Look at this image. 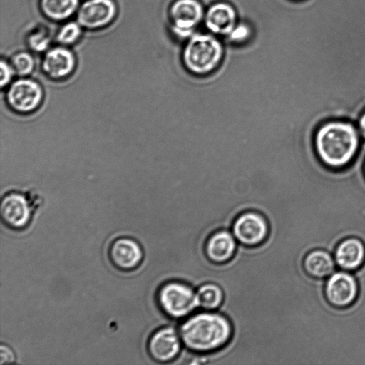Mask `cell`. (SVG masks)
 <instances>
[{
	"mask_svg": "<svg viewBox=\"0 0 365 365\" xmlns=\"http://www.w3.org/2000/svg\"><path fill=\"white\" fill-rule=\"evenodd\" d=\"M232 234L240 244L254 247L262 244L269 234V224L259 211L247 210L238 215L232 224Z\"/></svg>",
	"mask_w": 365,
	"mask_h": 365,
	"instance_id": "cell-8",
	"label": "cell"
},
{
	"mask_svg": "<svg viewBox=\"0 0 365 365\" xmlns=\"http://www.w3.org/2000/svg\"><path fill=\"white\" fill-rule=\"evenodd\" d=\"M0 70H1V86L3 88L4 86H7L11 80L14 74L15 73L12 66L10 63L1 60L0 63Z\"/></svg>",
	"mask_w": 365,
	"mask_h": 365,
	"instance_id": "cell-24",
	"label": "cell"
},
{
	"mask_svg": "<svg viewBox=\"0 0 365 365\" xmlns=\"http://www.w3.org/2000/svg\"><path fill=\"white\" fill-rule=\"evenodd\" d=\"M363 173H364V176L365 178V159L364 160V164H363Z\"/></svg>",
	"mask_w": 365,
	"mask_h": 365,
	"instance_id": "cell-27",
	"label": "cell"
},
{
	"mask_svg": "<svg viewBox=\"0 0 365 365\" xmlns=\"http://www.w3.org/2000/svg\"><path fill=\"white\" fill-rule=\"evenodd\" d=\"M361 138L358 128L351 121L329 119L314 130L313 150L316 158L327 170H344L358 157Z\"/></svg>",
	"mask_w": 365,
	"mask_h": 365,
	"instance_id": "cell-1",
	"label": "cell"
},
{
	"mask_svg": "<svg viewBox=\"0 0 365 365\" xmlns=\"http://www.w3.org/2000/svg\"><path fill=\"white\" fill-rule=\"evenodd\" d=\"M16 74L26 76L33 72L35 68V60L33 56L26 51H20L14 54L10 60Z\"/></svg>",
	"mask_w": 365,
	"mask_h": 365,
	"instance_id": "cell-21",
	"label": "cell"
},
{
	"mask_svg": "<svg viewBox=\"0 0 365 365\" xmlns=\"http://www.w3.org/2000/svg\"><path fill=\"white\" fill-rule=\"evenodd\" d=\"M359 287L356 278L346 271L332 273L324 287V295L327 303L336 309L351 307L357 299Z\"/></svg>",
	"mask_w": 365,
	"mask_h": 365,
	"instance_id": "cell-7",
	"label": "cell"
},
{
	"mask_svg": "<svg viewBox=\"0 0 365 365\" xmlns=\"http://www.w3.org/2000/svg\"><path fill=\"white\" fill-rule=\"evenodd\" d=\"M43 98L41 85L29 78H21L13 82L6 93V101L11 110L19 114H29L36 111Z\"/></svg>",
	"mask_w": 365,
	"mask_h": 365,
	"instance_id": "cell-6",
	"label": "cell"
},
{
	"mask_svg": "<svg viewBox=\"0 0 365 365\" xmlns=\"http://www.w3.org/2000/svg\"><path fill=\"white\" fill-rule=\"evenodd\" d=\"M334 257L325 250L314 249L308 252L302 262L305 273L314 279L329 277L335 269Z\"/></svg>",
	"mask_w": 365,
	"mask_h": 365,
	"instance_id": "cell-17",
	"label": "cell"
},
{
	"mask_svg": "<svg viewBox=\"0 0 365 365\" xmlns=\"http://www.w3.org/2000/svg\"><path fill=\"white\" fill-rule=\"evenodd\" d=\"M205 14V10L199 0L173 1L168 10L173 34L179 38H190L204 20Z\"/></svg>",
	"mask_w": 365,
	"mask_h": 365,
	"instance_id": "cell-5",
	"label": "cell"
},
{
	"mask_svg": "<svg viewBox=\"0 0 365 365\" xmlns=\"http://www.w3.org/2000/svg\"><path fill=\"white\" fill-rule=\"evenodd\" d=\"M82 33L83 27L77 21H66L58 29L56 41L58 45L68 47L76 44L80 40Z\"/></svg>",
	"mask_w": 365,
	"mask_h": 365,
	"instance_id": "cell-20",
	"label": "cell"
},
{
	"mask_svg": "<svg viewBox=\"0 0 365 365\" xmlns=\"http://www.w3.org/2000/svg\"><path fill=\"white\" fill-rule=\"evenodd\" d=\"M237 248V240L230 232L225 230L212 233L207 240L205 252L210 261L222 264L230 261Z\"/></svg>",
	"mask_w": 365,
	"mask_h": 365,
	"instance_id": "cell-16",
	"label": "cell"
},
{
	"mask_svg": "<svg viewBox=\"0 0 365 365\" xmlns=\"http://www.w3.org/2000/svg\"><path fill=\"white\" fill-rule=\"evenodd\" d=\"M232 326L224 315L204 312L190 316L180 325L182 344L197 353H208L225 346L232 335Z\"/></svg>",
	"mask_w": 365,
	"mask_h": 365,
	"instance_id": "cell-2",
	"label": "cell"
},
{
	"mask_svg": "<svg viewBox=\"0 0 365 365\" xmlns=\"http://www.w3.org/2000/svg\"><path fill=\"white\" fill-rule=\"evenodd\" d=\"M112 264L122 271L136 269L143 259V251L140 244L130 237H119L112 242L108 250Z\"/></svg>",
	"mask_w": 365,
	"mask_h": 365,
	"instance_id": "cell-13",
	"label": "cell"
},
{
	"mask_svg": "<svg viewBox=\"0 0 365 365\" xmlns=\"http://www.w3.org/2000/svg\"><path fill=\"white\" fill-rule=\"evenodd\" d=\"M250 36V27L245 23H237L227 37L230 41L235 43H242L249 39Z\"/></svg>",
	"mask_w": 365,
	"mask_h": 365,
	"instance_id": "cell-23",
	"label": "cell"
},
{
	"mask_svg": "<svg viewBox=\"0 0 365 365\" xmlns=\"http://www.w3.org/2000/svg\"><path fill=\"white\" fill-rule=\"evenodd\" d=\"M49 34L43 29H38L31 32L26 38L29 48L34 52L47 51L51 43Z\"/></svg>",
	"mask_w": 365,
	"mask_h": 365,
	"instance_id": "cell-22",
	"label": "cell"
},
{
	"mask_svg": "<svg viewBox=\"0 0 365 365\" xmlns=\"http://www.w3.org/2000/svg\"><path fill=\"white\" fill-rule=\"evenodd\" d=\"M76 66V59L73 51L61 45L47 50L41 63L44 74L53 81L69 77L74 72Z\"/></svg>",
	"mask_w": 365,
	"mask_h": 365,
	"instance_id": "cell-11",
	"label": "cell"
},
{
	"mask_svg": "<svg viewBox=\"0 0 365 365\" xmlns=\"http://www.w3.org/2000/svg\"><path fill=\"white\" fill-rule=\"evenodd\" d=\"M80 5V0H39L42 14L54 22L68 21L76 14Z\"/></svg>",
	"mask_w": 365,
	"mask_h": 365,
	"instance_id": "cell-18",
	"label": "cell"
},
{
	"mask_svg": "<svg viewBox=\"0 0 365 365\" xmlns=\"http://www.w3.org/2000/svg\"><path fill=\"white\" fill-rule=\"evenodd\" d=\"M204 21L211 34L227 36L237 24V11L231 4L217 1L205 10Z\"/></svg>",
	"mask_w": 365,
	"mask_h": 365,
	"instance_id": "cell-14",
	"label": "cell"
},
{
	"mask_svg": "<svg viewBox=\"0 0 365 365\" xmlns=\"http://www.w3.org/2000/svg\"><path fill=\"white\" fill-rule=\"evenodd\" d=\"M225 50L212 34H194L183 47L181 61L190 74L205 77L216 72L222 65Z\"/></svg>",
	"mask_w": 365,
	"mask_h": 365,
	"instance_id": "cell-3",
	"label": "cell"
},
{
	"mask_svg": "<svg viewBox=\"0 0 365 365\" xmlns=\"http://www.w3.org/2000/svg\"><path fill=\"white\" fill-rule=\"evenodd\" d=\"M182 344L179 331L172 327H164L150 336L148 351L154 361L166 363L177 358Z\"/></svg>",
	"mask_w": 365,
	"mask_h": 365,
	"instance_id": "cell-10",
	"label": "cell"
},
{
	"mask_svg": "<svg viewBox=\"0 0 365 365\" xmlns=\"http://www.w3.org/2000/svg\"><path fill=\"white\" fill-rule=\"evenodd\" d=\"M0 212L1 220L7 227L21 230L30 222L31 207L25 195L10 192L1 200Z\"/></svg>",
	"mask_w": 365,
	"mask_h": 365,
	"instance_id": "cell-12",
	"label": "cell"
},
{
	"mask_svg": "<svg viewBox=\"0 0 365 365\" xmlns=\"http://www.w3.org/2000/svg\"><path fill=\"white\" fill-rule=\"evenodd\" d=\"M357 128L361 138L365 140V109L361 113L357 119Z\"/></svg>",
	"mask_w": 365,
	"mask_h": 365,
	"instance_id": "cell-26",
	"label": "cell"
},
{
	"mask_svg": "<svg viewBox=\"0 0 365 365\" xmlns=\"http://www.w3.org/2000/svg\"><path fill=\"white\" fill-rule=\"evenodd\" d=\"M334 257L336 264L341 270H358L365 263V245L358 237H346L336 246Z\"/></svg>",
	"mask_w": 365,
	"mask_h": 365,
	"instance_id": "cell-15",
	"label": "cell"
},
{
	"mask_svg": "<svg viewBox=\"0 0 365 365\" xmlns=\"http://www.w3.org/2000/svg\"><path fill=\"white\" fill-rule=\"evenodd\" d=\"M195 292L198 307L207 311L218 308L224 299L222 289L215 283L203 284Z\"/></svg>",
	"mask_w": 365,
	"mask_h": 365,
	"instance_id": "cell-19",
	"label": "cell"
},
{
	"mask_svg": "<svg viewBox=\"0 0 365 365\" xmlns=\"http://www.w3.org/2000/svg\"><path fill=\"white\" fill-rule=\"evenodd\" d=\"M118 14L114 0H86L76 13V21L88 30H97L112 24Z\"/></svg>",
	"mask_w": 365,
	"mask_h": 365,
	"instance_id": "cell-9",
	"label": "cell"
},
{
	"mask_svg": "<svg viewBox=\"0 0 365 365\" xmlns=\"http://www.w3.org/2000/svg\"><path fill=\"white\" fill-rule=\"evenodd\" d=\"M16 356L13 350L5 344L0 346V364H9L15 361Z\"/></svg>",
	"mask_w": 365,
	"mask_h": 365,
	"instance_id": "cell-25",
	"label": "cell"
},
{
	"mask_svg": "<svg viewBox=\"0 0 365 365\" xmlns=\"http://www.w3.org/2000/svg\"><path fill=\"white\" fill-rule=\"evenodd\" d=\"M157 299L164 313L174 319L184 318L198 307L196 292L180 282L172 281L162 285Z\"/></svg>",
	"mask_w": 365,
	"mask_h": 365,
	"instance_id": "cell-4",
	"label": "cell"
}]
</instances>
